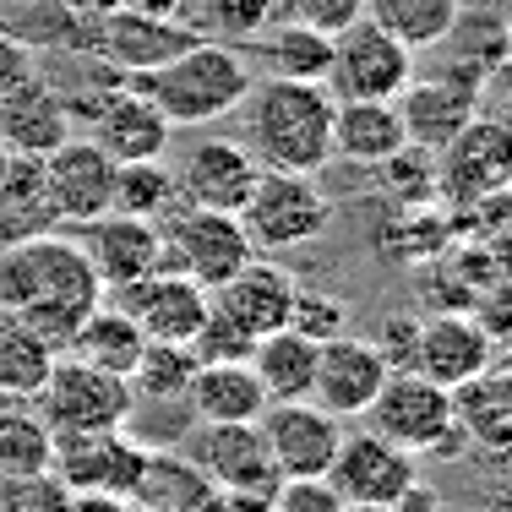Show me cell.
Wrapping results in <instances>:
<instances>
[{"label": "cell", "mask_w": 512, "mask_h": 512, "mask_svg": "<svg viewBox=\"0 0 512 512\" xmlns=\"http://www.w3.org/2000/svg\"><path fill=\"white\" fill-rule=\"evenodd\" d=\"M207 496H213V485L202 480L197 463L186 453H158V447L142 463L137 485H131V507L137 512H197Z\"/></svg>", "instance_id": "cell-31"}, {"label": "cell", "mask_w": 512, "mask_h": 512, "mask_svg": "<svg viewBox=\"0 0 512 512\" xmlns=\"http://www.w3.org/2000/svg\"><path fill=\"white\" fill-rule=\"evenodd\" d=\"M186 349L197 355V365H251L256 338L235 322V316H224V311L213 306V300H207V316H202L197 333H191Z\"/></svg>", "instance_id": "cell-39"}, {"label": "cell", "mask_w": 512, "mask_h": 512, "mask_svg": "<svg viewBox=\"0 0 512 512\" xmlns=\"http://www.w3.org/2000/svg\"><path fill=\"white\" fill-rule=\"evenodd\" d=\"M344 512H393V507H344Z\"/></svg>", "instance_id": "cell-50"}, {"label": "cell", "mask_w": 512, "mask_h": 512, "mask_svg": "<svg viewBox=\"0 0 512 512\" xmlns=\"http://www.w3.org/2000/svg\"><path fill=\"white\" fill-rule=\"evenodd\" d=\"M44 164V191H50L55 224L60 229H82L93 218L109 213V191H115V158L104 148H93L88 137H66Z\"/></svg>", "instance_id": "cell-16"}, {"label": "cell", "mask_w": 512, "mask_h": 512, "mask_svg": "<svg viewBox=\"0 0 512 512\" xmlns=\"http://www.w3.org/2000/svg\"><path fill=\"white\" fill-rule=\"evenodd\" d=\"M453 393V425L463 431V442L480 453H507L512 447V382L502 371V360L485 365L480 376L447 387Z\"/></svg>", "instance_id": "cell-26"}, {"label": "cell", "mask_w": 512, "mask_h": 512, "mask_svg": "<svg viewBox=\"0 0 512 512\" xmlns=\"http://www.w3.org/2000/svg\"><path fill=\"white\" fill-rule=\"evenodd\" d=\"M414 327H420V316H409V311H393V316H382V327H376V355L387 360V371H409V360H414Z\"/></svg>", "instance_id": "cell-44"}, {"label": "cell", "mask_w": 512, "mask_h": 512, "mask_svg": "<svg viewBox=\"0 0 512 512\" xmlns=\"http://www.w3.org/2000/svg\"><path fill=\"white\" fill-rule=\"evenodd\" d=\"M240 229H246L251 251H295L311 246L333 229V202L316 186V175H284V169H262L240 207Z\"/></svg>", "instance_id": "cell-5"}, {"label": "cell", "mask_w": 512, "mask_h": 512, "mask_svg": "<svg viewBox=\"0 0 512 512\" xmlns=\"http://www.w3.org/2000/svg\"><path fill=\"white\" fill-rule=\"evenodd\" d=\"M186 458L202 469V480L224 496H273L278 491V469L267 453L256 420L246 425H191L186 431Z\"/></svg>", "instance_id": "cell-11"}, {"label": "cell", "mask_w": 512, "mask_h": 512, "mask_svg": "<svg viewBox=\"0 0 512 512\" xmlns=\"http://www.w3.org/2000/svg\"><path fill=\"white\" fill-rule=\"evenodd\" d=\"M6 164H11V153H6V148H0V175H6Z\"/></svg>", "instance_id": "cell-51"}, {"label": "cell", "mask_w": 512, "mask_h": 512, "mask_svg": "<svg viewBox=\"0 0 512 512\" xmlns=\"http://www.w3.org/2000/svg\"><path fill=\"white\" fill-rule=\"evenodd\" d=\"M191 376H197V355L186 344H142L126 382L137 404H186Z\"/></svg>", "instance_id": "cell-35"}, {"label": "cell", "mask_w": 512, "mask_h": 512, "mask_svg": "<svg viewBox=\"0 0 512 512\" xmlns=\"http://www.w3.org/2000/svg\"><path fill=\"white\" fill-rule=\"evenodd\" d=\"M104 300L126 311L142 327L148 344H191V333H197L202 316H207V289L180 278V273H164V267L137 278V284H126V289H115V295H104Z\"/></svg>", "instance_id": "cell-18"}, {"label": "cell", "mask_w": 512, "mask_h": 512, "mask_svg": "<svg viewBox=\"0 0 512 512\" xmlns=\"http://www.w3.org/2000/svg\"><path fill=\"white\" fill-rule=\"evenodd\" d=\"M142 327L131 322L120 306H109V300H99L88 316H82V327H77V338H71V349L66 355L71 360H82V365H93V371H109V376H131V365H137L142 355Z\"/></svg>", "instance_id": "cell-28"}, {"label": "cell", "mask_w": 512, "mask_h": 512, "mask_svg": "<svg viewBox=\"0 0 512 512\" xmlns=\"http://www.w3.org/2000/svg\"><path fill=\"white\" fill-rule=\"evenodd\" d=\"M55 431L33 414V404L0 414V474H39L50 469Z\"/></svg>", "instance_id": "cell-38"}, {"label": "cell", "mask_w": 512, "mask_h": 512, "mask_svg": "<svg viewBox=\"0 0 512 512\" xmlns=\"http://www.w3.org/2000/svg\"><path fill=\"white\" fill-rule=\"evenodd\" d=\"M191 39H197L191 22H164V17H142V11L120 6L109 17H99V55L93 60H104L120 77H137V71H153L169 55H180Z\"/></svg>", "instance_id": "cell-22"}, {"label": "cell", "mask_w": 512, "mask_h": 512, "mask_svg": "<svg viewBox=\"0 0 512 512\" xmlns=\"http://www.w3.org/2000/svg\"><path fill=\"white\" fill-rule=\"evenodd\" d=\"M393 512H442V496H436V485H425V480H414L404 496L393 502Z\"/></svg>", "instance_id": "cell-46"}, {"label": "cell", "mask_w": 512, "mask_h": 512, "mask_svg": "<svg viewBox=\"0 0 512 512\" xmlns=\"http://www.w3.org/2000/svg\"><path fill=\"white\" fill-rule=\"evenodd\" d=\"M66 137H77L71 126L66 93L50 77H22L11 93H0V148L11 158H50Z\"/></svg>", "instance_id": "cell-19"}, {"label": "cell", "mask_w": 512, "mask_h": 512, "mask_svg": "<svg viewBox=\"0 0 512 512\" xmlns=\"http://www.w3.org/2000/svg\"><path fill=\"white\" fill-rule=\"evenodd\" d=\"M273 17H289L300 28H316L327 39H338L344 28H355L365 17V0H273Z\"/></svg>", "instance_id": "cell-41"}, {"label": "cell", "mask_w": 512, "mask_h": 512, "mask_svg": "<svg viewBox=\"0 0 512 512\" xmlns=\"http://www.w3.org/2000/svg\"><path fill=\"white\" fill-rule=\"evenodd\" d=\"M71 491L55 480V469L39 474H0V512H66Z\"/></svg>", "instance_id": "cell-40"}, {"label": "cell", "mask_w": 512, "mask_h": 512, "mask_svg": "<svg viewBox=\"0 0 512 512\" xmlns=\"http://www.w3.org/2000/svg\"><path fill=\"white\" fill-rule=\"evenodd\" d=\"M404 120H398V104L382 99H333V158H349L360 169L387 164L393 153H404Z\"/></svg>", "instance_id": "cell-25"}, {"label": "cell", "mask_w": 512, "mask_h": 512, "mask_svg": "<svg viewBox=\"0 0 512 512\" xmlns=\"http://www.w3.org/2000/svg\"><path fill=\"white\" fill-rule=\"evenodd\" d=\"M474 115H480V88L453 82V77H442V71H431L425 82H409V88L398 93L404 137H409V148H420V153H442Z\"/></svg>", "instance_id": "cell-20"}, {"label": "cell", "mask_w": 512, "mask_h": 512, "mask_svg": "<svg viewBox=\"0 0 512 512\" xmlns=\"http://www.w3.org/2000/svg\"><path fill=\"white\" fill-rule=\"evenodd\" d=\"M256 431H262L267 453H273L278 480H327V463H333L338 442H344V420L316 409L311 398L267 404L256 414Z\"/></svg>", "instance_id": "cell-14"}, {"label": "cell", "mask_w": 512, "mask_h": 512, "mask_svg": "<svg viewBox=\"0 0 512 512\" xmlns=\"http://www.w3.org/2000/svg\"><path fill=\"white\" fill-rule=\"evenodd\" d=\"M66 109H71V126H77L93 148H104L115 164L164 158L169 137H175V126H169V120L158 115V109L142 99L126 77L104 82V88L82 93V99H77V93H66Z\"/></svg>", "instance_id": "cell-6"}, {"label": "cell", "mask_w": 512, "mask_h": 512, "mask_svg": "<svg viewBox=\"0 0 512 512\" xmlns=\"http://www.w3.org/2000/svg\"><path fill=\"white\" fill-rule=\"evenodd\" d=\"M55 224L50 191H44V164L39 158H11L0 175V246H17L28 235H44Z\"/></svg>", "instance_id": "cell-30"}, {"label": "cell", "mask_w": 512, "mask_h": 512, "mask_svg": "<svg viewBox=\"0 0 512 512\" xmlns=\"http://www.w3.org/2000/svg\"><path fill=\"white\" fill-rule=\"evenodd\" d=\"M148 447L126 431H82V436H55L50 469L71 496H126L137 485Z\"/></svg>", "instance_id": "cell-13"}, {"label": "cell", "mask_w": 512, "mask_h": 512, "mask_svg": "<svg viewBox=\"0 0 512 512\" xmlns=\"http://www.w3.org/2000/svg\"><path fill=\"white\" fill-rule=\"evenodd\" d=\"M50 365H55L50 349H44L39 338H33L28 327L17 322V316H6V311H0V393L28 398V404H33V393L44 387Z\"/></svg>", "instance_id": "cell-37"}, {"label": "cell", "mask_w": 512, "mask_h": 512, "mask_svg": "<svg viewBox=\"0 0 512 512\" xmlns=\"http://www.w3.org/2000/svg\"><path fill=\"white\" fill-rule=\"evenodd\" d=\"M496 360H502L496 333L469 311H436V316H420V327H414L409 371H420L425 382H436V387H458Z\"/></svg>", "instance_id": "cell-15"}, {"label": "cell", "mask_w": 512, "mask_h": 512, "mask_svg": "<svg viewBox=\"0 0 512 512\" xmlns=\"http://www.w3.org/2000/svg\"><path fill=\"white\" fill-rule=\"evenodd\" d=\"M39 71V50H33L22 33L0 28V93H11L22 77H33Z\"/></svg>", "instance_id": "cell-45"}, {"label": "cell", "mask_w": 512, "mask_h": 512, "mask_svg": "<svg viewBox=\"0 0 512 512\" xmlns=\"http://www.w3.org/2000/svg\"><path fill=\"white\" fill-rule=\"evenodd\" d=\"M180 207L175 175H169L164 158H137V164H115V191H109V213L120 218H142L158 224Z\"/></svg>", "instance_id": "cell-34"}, {"label": "cell", "mask_w": 512, "mask_h": 512, "mask_svg": "<svg viewBox=\"0 0 512 512\" xmlns=\"http://www.w3.org/2000/svg\"><path fill=\"white\" fill-rule=\"evenodd\" d=\"M442 186L453 197H502L507 186V126L502 120L474 115L469 126L458 131L453 142L442 148Z\"/></svg>", "instance_id": "cell-24"}, {"label": "cell", "mask_w": 512, "mask_h": 512, "mask_svg": "<svg viewBox=\"0 0 512 512\" xmlns=\"http://www.w3.org/2000/svg\"><path fill=\"white\" fill-rule=\"evenodd\" d=\"M77 240H82V251H88L93 273H99L104 295H115V289L158 273V224L104 213V218H93V224H82Z\"/></svg>", "instance_id": "cell-23"}, {"label": "cell", "mask_w": 512, "mask_h": 512, "mask_svg": "<svg viewBox=\"0 0 512 512\" xmlns=\"http://www.w3.org/2000/svg\"><path fill=\"white\" fill-rule=\"evenodd\" d=\"M71 11H82V17H109V11H120L126 0H66Z\"/></svg>", "instance_id": "cell-49"}, {"label": "cell", "mask_w": 512, "mask_h": 512, "mask_svg": "<svg viewBox=\"0 0 512 512\" xmlns=\"http://www.w3.org/2000/svg\"><path fill=\"white\" fill-rule=\"evenodd\" d=\"M126 82L169 120V126L202 131V126H213V120L235 115L256 77H251L246 60H240V50L213 44V39H191L186 50L169 55L164 66L137 71V77H126Z\"/></svg>", "instance_id": "cell-3"}, {"label": "cell", "mask_w": 512, "mask_h": 512, "mask_svg": "<svg viewBox=\"0 0 512 512\" xmlns=\"http://www.w3.org/2000/svg\"><path fill=\"white\" fill-rule=\"evenodd\" d=\"M414 480H420V458L376 431H344L333 463H327V485L344 507H393Z\"/></svg>", "instance_id": "cell-12"}, {"label": "cell", "mask_w": 512, "mask_h": 512, "mask_svg": "<svg viewBox=\"0 0 512 512\" xmlns=\"http://www.w3.org/2000/svg\"><path fill=\"white\" fill-rule=\"evenodd\" d=\"M387 360L376 355L371 338H327V344H316V376H311V404L327 409L333 420H365V409L376 404V393H382L387 382Z\"/></svg>", "instance_id": "cell-17"}, {"label": "cell", "mask_w": 512, "mask_h": 512, "mask_svg": "<svg viewBox=\"0 0 512 512\" xmlns=\"http://www.w3.org/2000/svg\"><path fill=\"white\" fill-rule=\"evenodd\" d=\"M295 295H300L295 273H289V267H278V262H267V256L256 251L251 262L240 267L229 284H218L207 300H213L224 316H235L251 338H267V333H278V327H289Z\"/></svg>", "instance_id": "cell-21"}, {"label": "cell", "mask_w": 512, "mask_h": 512, "mask_svg": "<svg viewBox=\"0 0 512 512\" xmlns=\"http://www.w3.org/2000/svg\"><path fill=\"white\" fill-rule=\"evenodd\" d=\"M186 22L197 28V39L229 44V50H246L256 33L273 22V0H191Z\"/></svg>", "instance_id": "cell-36"}, {"label": "cell", "mask_w": 512, "mask_h": 512, "mask_svg": "<svg viewBox=\"0 0 512 512\" xmlns=\"http://www.w3.org/2000/svg\"><path fill=\"white\" fill-rule=\"evenodd\" d=\"M131 11H142V17H164V22H186V6L191 0H126Z\"/></svg>", "instance_id": "cell-47"}, {"label": "cell", "mask_w": 512, "mask_h": 512, "mask_svg": "<svg viewBox=\"0 0 512 512\" xmlns=\"http://www.w3.org/2000/svg\"><path fill=\"white\" fill-rule=\"evenodd\" d=\"M66 512H137L126 496H71Z\"/></svg>", "instance_id": "cell-48"}, {"label": "cell", "mask_w": 512, "mask_h": 512, "mask_svg": "<svg viewBox=\"0 0 512 512\" xmlns=\"http://www.w3.org/2000/svg\"><path fill=\"white\" fill-rule=\"evenodd\" d=\"M240 142L256 169L284 175H322L333 164V93L327 82L262 77L240 99Z\"/></svg>", "instance_id": "cell-2"}, {"label": "cell", "mask_w": 512, "mask_h": 512, "mask_svg": "<svg viewBox=\"0 0 512 512\" xmlns=\"http://www.w3.org/2000/svg\"><path fill=\"white\" fill-rule=\"evenodd\" d=\"M99 300L104 284L77 235L44 229L17 246H0V311L17 316L50 355H66L82 316Z\"/></svg>", "instance_id": "cell-1"}, {"label": "cell", "mask_w": 512, "mask_h": 512, "mask_svg": "<svg viewBox=\"0 0 512 512\" xmlns=\"http://www.w3.org/2000/svg\"><path fill=\"white\" fill-rule=\"evenodd\" d=\"M414 82V50L382 33L371 17H360L355 28H344L333 39V66H327V93L333 99H382L398 104Z\"/></svg>", "instance_id": "cell-9"}, {"label": "cell", "mask_w": 512, "mask_h": 512, "mask_svg": "<svg viewBox=\"0 0 512 512\" xmlns=\"http://www.w3.org/2000/svg\"><path fill=\"white\" fill-rule=\"evenodd\" d=\"M289 327L311 344H327L349 327V306L338 295H322V289H300L295 295V311H289Z\"/></svg>", "instance_id": "cell-42"}, {"label": "cell", "mask_w": 512, "mask_h": 512, "mask_svg": "<svg viewBox=\"0 0 512 512\" xmlns=\"http://www.w3.org/2000/svg\"><path fill=\"white\" fill-rule=\"evenodd\" d=\"M33 414L50 425L55 436H82V431H126L131 420V382L126 376H109V371H93V365L71 360V355H55L44 387L33 393Z\"/></svg>", "instance_id": "cell-7"}, {"label": "cell", "mask_w": 512, "mask_h": 512, "mask_svg": "<svg viewBox=\"0 0 512 512\" xmlns=\"http://www.w3.org/2000/svg\"><path fill=\"white\" fill-rule=\"evenodd\" d=\"M251 256L256 251H251V240H246L235 213H207V207L180 202L169 218H158V267L202 284L207 295L218 284H229Z\"/></svg>", "instance_id": "cell-4"}, {"label": "cell", "mask_w": 512, "mask_h": 512, "mask_svg": "<svg viewBox=\"0 0 512 512\" xmlns=\"http://www.w3.org/2000/svg\"><path fill=\"white\" fill-rule=\"evenodd\" d=\"M267 512H344V502L327 480H278Z\"/></svg>", "instance_id": "cell-43"}, {"label": "cell", "mask_w": 512, "mask_h": 512, "mask_svg": "<svg viewBox=\"0 0 512 512\" xmlns=\"http://www.w3.org/2000/svg\"><path fill=\"white\" fill-rule=\"evenodd\" d=\"M365 17L382 33H393L404 50H436L453 39L463 0H365Z\"/></svg>", "instance_id": "cell-33"}, {"label": "cell", "mask_w": 512, "mask_h": 512, "mask_svg": "<svg viewBox=\"0 0 512 512\" xmlns=\"http://www.w3.org/2000/svg\"><path fill=\"white\" fill-rule=\"evenodd\" d=\"M365 431L387 436L404 453H447L453 458L463 447V431L453 425V393L436 382H425L420 371H393L376 393V404L365 409Z\"/></svg>", "instance_id": "cell-8"}, {"label": "cell", "mask_w": 512, "mask_h": 512, "mask_svg": "<svg viewBox=\"0 0 512 512\" xmlns=\"http://www.w3.org/2000/svg\"><path fill=\"white\" fill-rule=\"evenodd\" d=\"M251 371H256V382H262L267 404H295V398H311L316 344H311V338H300L295 327H278V333L256 338Z\"/></svg>", "instance_id": "cell-29"}, {"label": "cell", "mask_w": 512, "mask_h": 512, "mask_svg": "<svg viewBox=\"0 0 512 512\" xmlns=\"http://www.w3.org/2000/svg\"><path fill=\"white\" fill-rule=\"evenodd\" d=\"M175 191L186 207H207V213H240L256 186V158L246 153L240 137H218V131H202L191 137L175 158Z\"/></svg>", "instance_id": "cell-10"}, {"label": "cell", "mask_w": 512, "mask_h": 512, "mask_svg": "<svg viewBox=\"0 0 512 512\" xmlns=\"http://www.w3.org/2000/svg\"><path fill=\"white\" fill-rule=\"evenodd\" d=\"M186 409L202 425H246L267 409V393L251 365H197L186 387Z\"/></svg>", "instance_id": "cell-27"}, {"label": "cell", "mask_w": 512, "mask_h": 512, "mask_svg": "<svg viewBox=\"0 0 512 512\" xmlns=\"http://www.w3.org/2000/svg\"><path fill=\"white\" fill-rule=\"evenodd\" d=\"M251 44H256V55L267 60V77L327 82V66H333V39H327V33L300 28V22H289V17H273Z\"/></svg>", "instance_id": "cell-32"}]
</instances>
